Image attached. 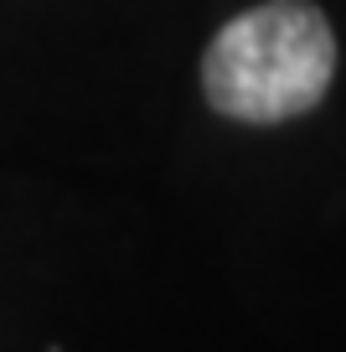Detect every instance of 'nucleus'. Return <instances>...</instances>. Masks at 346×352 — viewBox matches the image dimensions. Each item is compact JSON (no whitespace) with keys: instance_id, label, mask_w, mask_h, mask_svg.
<instances>
[{"instance_id":"f257e3e1","label":"nucleus","mask_w":346,"mask_h":352,"mask_svg":"<svg viewBox=\"0 0 346 352\" xmlns=\"http://www.w3.org/2000/svg\"><path fill=\"white\" fill-rule=\"evenodd\" d=\"M336 78L331 21L310 0H264L207 47V104L243 124H279L315 109Z\"/></svg>"}]
</instances>
